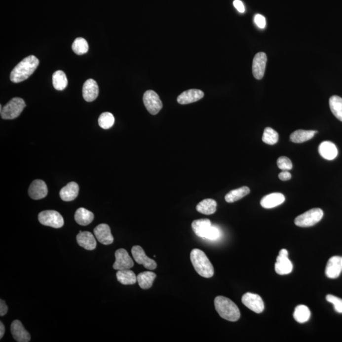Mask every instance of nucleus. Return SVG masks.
<instances>
[{
	"instance_id": "12",
	"label": "nucleus",
	"mask_w": 342,
	"mask_h": 342,
	"mask_svg": "<svg viewBox=\"0 0 342 342\" xmlns=\"http://www.w3.org/2000/svg\"><path fill=\"white\" fill-rule=\"evenodd\" d=\"M267 56L264 52H259L255 56L252 63V73L256 79H263L265 76Z\"/></svg>"
},
{
	"instance_id": "35",
	"label": "nucleus",
	"mask_w": 342,
	"mask_h": 342,
	"mask_svg": "<svg viewBox=\"0 0 342 342\" xmlns=\"http://www.w3.org/2000/svg\"><path fill=\"white\" fill-rule=\"evenodd\" d=\"M115 122V118L113 114L110 113H102L98 118V124L104 129H109L113 126Z\"/></svg>"
},
{
	"instance_id": "30",
	"label": "nucleus",
	"mask_w": 342,
	"mask_h": 342,
	"mask_svg": "<svg viewBox=\"0 0 342 342\" xmlns=\"http://www.w3.org/2000/svg\"><path fill=\"white\" fill-rule=\"evenodd\" d=\"M53 85L55 89L59 91L64 90L68 84V80L66 74L63 71H57L53 73Z\"/></svg>"
},
{
	"instance_id": "32",
	"label": "nucleus",
	"mask_w": 342,
	"mask_h": 342,
	"mask_svg": "<svg viewBox=\"0 0 342 342\" xmlns=\"http://www.w3.org/2000/svg\"><path fill=\"white\" fill-rule=\"evenodd\" d=\"M310 312L309 308L304 305H299L295 308L294 317L299 323H304L309 319Z\"/></svg>"
},
{
	"instance_id": "25",
	"label": "nucleus",
	"mask_w": 342,
	"mask_h": 342,
	"mask_svg": "<svg viewBox=\"0 0 342 342\" xmlns=\"http://www.w3.org/2000/svg\"><path fill=\"white\" fill-rule=\"evenodd\" d=\"M116 276L118 282L124 285H134L137 281V276L130 269L118 270Z\"/></svg>"
},
{
	"instance_id": "17",
	"label": "nucleus",
	"mask_w": 342,
	"mask_h": 342,
	"mask_svg": "<svg viewBox=\"0 0 342 342\" xmlns=\"http://www.w3.org/2000/svg\"><path fill=\"white\" fill-rule=\"evenodd\" d=\"M99 94V88L95 80L89 79L82 87V96L86 102H91L97 99Z\"/></svg>"
},
{
	"instance_id": "24",
	"label": "nucleus",
	"mask_w": 342,
	"mask_h": 342,
	"mask_svg": "<svg viewBox=\"0 0 342 342\" xmlns=\"http://www.w3.org/2000/svg\"><path fill=\"white\" fill-rule=\"evenodd\" d=\"M317 133V131L303 130L299 129L294 131L290 136V140L296 144H301L311 140L314 137L315 134Z\"/></svg>"
},
{
	"instance_id": "11",
	"label": "nucleus",
	"mask_w": 342,
	"mask_h": 342,
	"mask_svg": "<svg viewBox=\"0 0 342 342\" xmlns=\"http://www.w3.org/2000/svg\"><path fill=\"white\" fill-rule=\"evenodd\" d=\"M115 262L113 268L115 270L129 269L134 266L133 259L129 256L128 252L124 249H118L115 253Z\"/></svg>"
},
{
	"instance_id": "6",
	"label": "nucleus",
	"mask_w": 342,
	"mask_h": 342,
	"mask_svg": "<svg viewBox=\"0 0 342 342\" xmlns=\"http://www.w3.org/2000/svg\"><path fill=\"white\" fill-rule=\"evenodd\" d=\"M38 220L41 225L53 228H60L64 225L63 217L55 211H44L40 212Z\"/></svg>"
},
{
	"instance_id": "34",
	"label": "nucleus",
	"mask_w": 342,
	"mask_h": 342,
	"mask_svg": "<svg viewBox=\"0 0 342 342\" xmlns=\"http://www.w3.org/2000/svg\"><path fill=\"white\" fill-rule=\"evenodd\" d=\"M262 140L266 144L275 145L278 142V133L270 127H266L264 131Z\"/></svg>"
},
{
	"instance_id": "13",
	"label": "nucleus",
	"mask_w": 342,
	"mask_h": 342,
	"mask_svg": "<svg viewBox=\"0 0 342 342\" xmlns=\"http://www.w3.org/2000/svg\"><path fill=\"white\" fill-rule=\"evenodd\" d=\"M94 234L98 241L103 245H111L114 242V237L108 225L101 224L97 226L94 229Z\"/></svg>"
},
{
	"instance_id": "14",
	"label": "nucleus",
	"mask_w": 342,
	"mask_h": 342,
	"mask_svg": "<svg viewBox=\"0 0 342 342\" xmlns=\"http://www.w3.org/2000/svg\"><path fill=\"white\" fill-rule=\"evenodd\" d=\"M28 191L30 197L33 200H40L46 197L48 194V188L43 181L36 180L31 183Z\"/></svg>"
},
{
	"instance_id": "41",
	"label": "nucleus",
	"mask_w": 342,
	"mask_h": 342,
	"mask_svg": "<svg viewBox=\"0 0 342 342\" xmlns=\"http://www.w3.org/2000/svg\"><path fill=\"white\" fill-rule=\"evenodd\" d=\"M278 176L279 180L283 181V182L290 180V179L292 178V174H290V172H288V171H283L281 173H279Z\"/></svg>"
},
{
	"instance_id": "21",
	"label": "nucleus",
	"mask_w": 342,
	"mask_h": 342,
	"mask_svg": "<svg viewBox=\"0 0 342 342\" xmlns=\"http://www.w3.org/2000/svg\"><path fill=\"white\" fill-rule=\"evenodd\" d=\"M285 200V196L282 193H270L264 196L261 201V205L265 209H272L282 204Z\"/></svg>"
},
{
	"instance_id": "8",
	"label": "nucleus",
	"mask_w": 342,
	"mask_h": 342,
	"mask_svg": "<svg viewBox=\"0 0 342 342\" xmlns=\"http://www.w3.org/2000/svg\"><path fill=\"white\" fill-rule=\"evenodd\" d=\"M241 302L246 307L258 314L262 313L265 310V304L262 298L258 294L246 293L243 295Z\"/></svg>"
},
{
	"instance_id": "27",
	"label": "nucleus",
	"mask_w": 342,
	"mask_h": 342,
	"mask_svg": "<svg viewBox=\"0 0 342 342\" xmlns=\"http://www.w3.org/2000/svg\"><path fill=\"white\" fill-rule=\"evenodd\" d=\"M75 220L77 224L81 226H87L94 220V214L91 211L84 208H79L76 212Z\"/></svg>"
},
{
	"instance_id": "28",
	"label": "nucleus",
	"mask_w": 342,
	"mask_h": 342,
	"mask_svg": "<svg viewBox=\"0 0 342 342\" xmlns=\"http://www.w3.org/2000/svg\"><path fill=\"white\" fill-rule=\"evenodd\" d=\"M156 274L151 271L141 272L137 276L138 285L142 289H149L153 285L154 280L156 278Z\"/></svg>"
},
{
	"instance_id": "36",
	"label": "nucleus",
	"mask_w": 342,
	"mask_h": 342,
	"mask_svg": "<svg viewBox=\"0 0 342 342\" xmlns=\"http://www.w3.org/2000/svg\"><path fill=\"white\" fill-rule=\"evenodd\" d=\"M326 299L328 303L334 305L335 311L342 314V299L330 294L326 297Z\"/></svg>"
},
{
	"instance_id": "38",
	"label": "nucleus",
	"mask_w": 342,
	"mask_h": 342,
	"mask_svg": "<svg viewBox=\"0 0 342 342\" xmlns=\"http://www.w3.org/2000/svg\"><path fill=\"white\" fill-rule=\"evenodd\" d=\"M220 236L221 232L220 229L216 227L212 226L211 231H210L209 234H208L206 239L209 240H216L217 239L220 238Z\"/></svg>"
},
{
	"instance_id": "1",
	"label": "nucleus",
	"mask_w": 342,
	"mask_h": 342,
	"mask_svg": "<svg viewBox=\"0 0 342 342\" xmlns=\"http://www.w3.org/2000/svg\"><path fill=\"white\" fill-rule=\"evenodd\" d=\"M39 60L34 55L28 56L15 66L10 74L11 81L19 83L28 79L39 66Z\"/></svg>"
},
{
	"instance_id": "42",
	"label": "nucleus",
	"mask_w": 342,
	"mask_h": 342,
	"mask_svg": "<svg viewBox=\"0 0 342 342\" xmlns=\"http://www.w3.org/2000/svg\"><path fill=\"white\" fill-rule=\"evenodd\" d=\"M7 312L8 307L6 305L5 302L1 299V301H0V316H4Z\"/></svg>"
},
{
	"instance_id": "10",
	"label": "nucleus",
	"mask_w": 342,
	"mask_h": 342,
	"mask_svg": "<svg viewBox=\"0 0 342 342\" xmlns=\"http://www.w3.org/2000/svg\"><path fill=\"white\" fill-rule=\"evenodd\" d=\"M288 252L286 249H282L279 252V256L275 264V271L277 274L285 275L290 274L293 270V265L288 258Z\"/></svg>"
},
{
	"instance_id": "43",
	"label": "nucleus",
	"mask_w": 342,
	"mask_h": 342,
	"mask_svg": "<svg viewBox=\"0 0 342 342\" xmlns=\"http://www.w3.org/2000/svg\"><path fill=\"white\" fill-rule=\"evenodd\" d=\"M4 332H5V328H4L3 324L1 322V323H0V339H1L3 338Z\"/></svg>"
},
{
	"instance_id": "9",
	"label": "nucleus",
	"mask_w": 342,
	"mask_h": 342,
	"mask_svg": "<svg viewBox=\"0 0 342 342\" xmlns=\"http://www.w3.org/2000/svg\"><path fill=\"white\" fill-rule=\"evenodd\" d=\"M131 253L134 259L138 265L144 266L147 269L154 270L156 269L157 266H156L155 261L149 258L140 246H134L132 248Z\"/></svg>"
},
{
	"instance_id": "3",
	"label": "nucleus",
	"mask_w": 342,
	"mask_h": 342,
	"mask_svg": "<svg viewBox=\"0 0 342 342\" xmlns=\"http://www.w3.org/2000/svg\"><path fill=\"white\" fill-rule=\"evenodd\" d=\"M190 259L194 270L200 276L206 278H210L214 276L213 266L202 250L198 249L192 250L190 253Z\"/></svg>"
},
{
	"instance_id": "15",
	"label": "nucleus",
	"mask_w": 342,
	"mask_h": 342,
	"mask_svg": "<svg viewBox=\"0 0 342 342\" xmlns=\"http://www.w3.org/2000/svg\"><path fill=\"white\" fill-rule=\"evenodd\" d=\"M342 271L341 257L334 256L328 260L326 266L325 274L328 278H339Z\"/></svg>"
},
{
	"instance_id": "39",
	"label": "nucleus",
	"mask_w": 342,
	"mask_h": 342,
	"mask_svg": "<svg viewBox=\"0 0 342 342\" xmlns=\"http://www.w3.org/2000/svg\"><path fill=\"white\" fill-rule=\"evenodd\" d=\"M254 22L260 29L265 28L266 21L265 17L261 14H256L254 17Z\"/></svg>"
},
{
	"instance_id": "20",
	"label": "nucleus",
	"mask_w": 342,
	"mask_h": 342,
	"mask_svg": "<svg viewBox=\"0 0 342 342\" xmlns=\"http://www.w3.org/2000/svg\"><path fill=\"white\" fill-rule=\"evenodd\" d=\"M319 153L326 160H332L338 155V149L334 143L325 141L319 145Z\"/></svg>"
},
{
	"instance_id": "33",
	"label": "nucleus",
	"mask_w": 342,
	"mask_h": 342,
	"mask_svg": "<svg viewBox=\"0 0 342 342\" xmlns=\"http://www.w3.org/2000/svg\"><path fill=\"white\" fill-rule=\"evenodd\" d=\"M72 48L76 54L79 55L85 54V53L88 52L89 50L88 42L84 38H76L75 41L73 42Z\"/></svg>"
},
{
	"instance_id": "26",
	"label": "nucleus",
	"mask_w": 342,
	"mask_h": 342,
	"mask_svg": "<svg viewBox=\"0 0 342 342\" xmlns=\"http://www.w3.org/2000/svg\"><path fill=\"white\" fill-rule=\"evenodd\" d=\"M196 211L205 215H211L217 210V202L213 199H205L196 205Z\"/></svg>"
},
{
	"instance_id": "31",
	"label": "nucleus",
	"mask_w": 342,
	"mask_h": 342,
	"mask_svg": "<svg viewBox=\"0 0 342 342\" xmlns=\"http://www.w3.org/2000/svg\"><path fill=\"white\" fill-rule=\"evenodd\" d=\"M329 104L333 114L342 122V98L339 96H332L330 98Z\"/></svg>"
},
{
	"instance_id": "40",
	"label": "nucleus",
	"mask_w": 342,
	"mask_h": 342,
	"mask_svg": "<svg viewBox=\"0 0 342 342\" xmlns=\"http://www.w3.org/2000/svg\"><path fill=\"white\" fill-rule=\"evenodd\" d=\"M233 5L239 12H245V8L244 4H243V2L240 1V0H234L233 1Z\"/></svg>"
},
{
	"instance_id": "19",
	"label": "nucleus",
	"mask_w": 342,
	"mask_h": 342,
	"mask_svg": "<svg viewBox=\"0 0 342 342\" xmlns=\"http://www.w3.org/2000/svg\"><path fill=\"white\" fill-rule=\"evenodd\" d=\"M11 332L13 338L18 342H29L31 341L30 334L27 332L21 322L19 320L12 322Z\"/></svg>"
},
{
	"instance_id": "22",
	"label": "nucleus",
	"mask_w": 342,
	"mask_h": 342,
	"mask_svg": "<svg viewBox=\"0 0 342 342\" xmlns=\"http://www.w3.org/2000/svg\"><path fill=\"white\" fill-rule=\"evenodd\" d=\"M78 244L84 249L93 250L97 247V241L93 234L88 231H79L77 235Z\"/></svg>"
},
{
	"instance_id": "2",
	"label": "nucleus",
	"mask_w": 342,
	"mask_h": 342,
	"mask_svg": "<svg viewBox=\"0 0 342 342\" xmlns=\"http://www.w3.org/2000/svg\"><path fill=\"white\" fill-rule=\"evenodd\" d=\"M214 305L216 311L226 320L235 322L240 318V311L238 306L227 297H217L214 300Z\"/></svg>"
},
{
	"instance_id": "7",
	"label": "nucleus",
	"mask_w": 342,
	"mask_h": 342,
	"mask_svg": "<svg viewBox=\"0 0 342 342\" xmlns=\"http://www.w3.org/2000/svg\"><path fill=\"white\" fill-rule=\"evenodd\" d=\"M144 103L147 111L152 115H156L162 108V103L157 93L153 90H148L144 93Z\"/></svg>"
},
{
	"instance_id": "37",
	"label": "nucleus",
	"mask_w": 342,
	"mask_h": 342,
	"mask_svg": "<svg viewBox=\"0 0 342 342\" xmlns=\"http://www.w3.org/2000/svg\"><path fill=\"white\" fill-rule=\"evenodd\" d=\"M277 165L282 171H290L293 167L292 161L287 156H281L277 160Z\"/></svg>"
},
{
	"instance_id": "29",
	"label": "nucleus",
	"mask_w": 342,
	"mask_h": 342,
	"mask_svg": "<svg viewBox=\"0 0 342 342\" xmlns=\"http://www.w3.org/2000/svg\"><path fill=\"white\" fill-rule=\"evenodd\" d=\"M250 190L247 187L239 188L238 189L231 190L225 196V200L228 203H233L243 198L250 193Z\"/></svg>"
},
{
	"instance_id": "16",
	"label": "nucleus",
	"mask_w": 342,
	"mask_h": 342,
	"mask_svg": "<svg viewBox=\"0 0 342 342\" xmlns=\"http://www.w3.org/2000/svg\"><path fill=\"white\" fill-rule=\"evenodd\" d=\"M204 97V93L200 89H191L185 91L178 96L177 101L181 105H187L196 102Z\"/></svg>"
},
{
	"instance_id": "4",
	"label": "nucleus",
	"mask_w": 342,
	"mask_h": 342,
	"mask_svg": "<svg viewBox=\"0 0 342 342\" xmlns=\"http://www.w3.org/2000/svg\"><path fill=\"white\" fill-rule=\"evenodd\" d=\"M26 103L21 98H13L2 109L0 106L1 117L3 119L11 120L19 117L25 108Z\"/></svg>"
},
{
	"instance_id": "23",
	"label": "nucleus",
	"mask_w": 342,
	"mask_h": 342,
	"mask_svg": "<svg viewBox=\"0 0 342 342\" xmlns=\"http://www.w3.org/2000/svg\"><path fill=\"white\" fill-rule=\"evenodd\" d=\"M79 191V187L77 183L71 182L60 190V196L65 202H71L77 198Z\"/></svg>"
},
{
	"instance_id": "44",
	"label": "nucleus",
	"mask_w": 342,
	"mask_h": 342,
	"mask_svg": "<svg viewBox=\"0 0 342 342\" xmlns=\"http://www.w3.org/2000/svg\"><path fill=\"white\" fill-rule=\"evenodd\" d=\"M341 262H342V257H341Z\"/></svg>"
},
{
	"instance_id": "5",
	"label": "nucleus",
	"mask_w": 342,
	"mask_h": 342,
	"mask_svg": "<svg viewBox=\"0 0 342 342\" xmlns=\"http://www.w3.org/2000/svg\"><path fill=\"white\" fill-rule=\"evenodd\" d=\"M323 215V211L321 209L314 208L297 217L295 224L302 228L313 227L322 220Z\"/></svg>"
},
{
	"instance_id": "18",
	"label": "nucleus",
	"mask_w": 342,
	"mask_h": 342,
	"mask_svg": "<svg viewBox=\"0 0 342 342\" xmlns=\"http://www.w3.org/2000/svg\"><path fill=\"white\" fill-rule=\"evenodd\" d=\"M212 227L211 221L207 219L194 221L191 224L192 229L194 234L203 239H206Z\"/></svg>"
}]
</instances>
